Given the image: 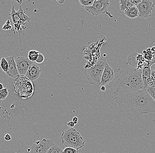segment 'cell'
Wrapping results in <instances>:
<instances>
[{
	"label": "cell",
	"instance_id": "cell-2",
	"mask_svg": "<svg viewBox=\"0 0 155 153\" xmlns=\"http://www.w3.org/2000/svg\"><path fill=\"white\" fill-rule=\"evenodd\" d=\"M114 79L107 86V94L111 101L124 94L144 89L142 79V69L128 66L125 69H114Z\"/></svg>",
	"mask_w": 155,
	"mask_h": 153
},
{
	"label": "cell",
	"instance_id": "cell-25",
	"mask_svg": "<svg viewBox=\"0 0 155 153\" xmlns=\"http://www.w3.org/2000/svg\"><path fill=\"white\" fill-rule=\"evenodd\" d=\"M131 1L134 4V6H136L139 4L140 2H141L142 0H131Z\"/></svg>",
	"mask_w": 155,
	"mask_h": 153
},
{
	"label": "cell",
	"instance_id": "cell-14",
	"mask_svg": "<svg viewBox=\"0 0 155 153\" xmlns=\"http://www.w3.org/2000/svg\"><path fill=\"white\" fill-rule=\"evenodd\" d=\"M124 14L130 19H134L139 17V12L136 6H134L130 8L125 11Z\"/></svg>",
	"mask_w": 155,
	"mask_h": 153
},
{
	"label": "cell",
	"instance_id": "cell-29",
	"mask_svg": "<svg viewBox=\"0 0 155 153\" xmlns=\"http://www.w3.org/2000/svg\"><path fill=\"white\" fill-rule=\"evenodd\" d=\"M151 76H152L155 80V70L152 69V70H151Z\"/></svg>",
	"mask_w": 155,
	"mask_h": 153
},
{
	"label": "cell",
	"instance_id": "cell-12",
	"mask_svg": "<svg viewBox=\"0 0 155 153\" xmlns=\"http://www.w3.org/2000/svg\"><path fill=\"white\" fill-rule=\"evenodd\" d=\"M41 73L40 67L37 63L34 62L30 67L25 76L31 82L36 81L39 78Z\"/></svg>",
	"mask_w": 155,
	"mask_h": 153
},
{
	"label": "cell",
	"instance_id": "cell-13",
	"mask_svg": "<svg viewBox=\"0 0 155 153\" xmlns=\"http://www.w3.org/2000/svg\"><path fill=\"white\" fill-rule=\"evenodd\" d=\"M5 58L8 64V69L6 73L7 75L10 78H15L19 75L16 68L14 56L7 57Z\"/></svg>",
	"mask_w": 155,
	"mask_h": 153
},
{
	"label": "cell",
	"instance_id": "cell-10",
	"mask_svg": "<svg viewBox=\"0 0 155 153\" xmlns=\"http://www.w3.org/2000/svg\"><path fill=\"white\" fill-rule=\"evenodd\" d=\"M15 62L19 75H26L29 68L34 63L28 58L23 56L17 57Z\"/></svg>",
	"mask_w": 155,
	"mask_h": 153
},
{
	"label": "cell",
	"instance_id": "cell-6",
	"mask_svg": "<svg viewBox=\"0 0 155 153\" xmlns=\"http://www.w3.org/2000/svg\"><path fill=\"white\" fill-rule=\"evenodd\" d=\"M12 23L14 26L15 30L19 32L21 31V26L25 25L26 23L30 22L31 18L27 16L24 13L22 7H19V10L16 12L14 6L12 8L11 13L10 14Z\"/></svg>",
	"mask_w": 155,
	"mask_h": 153
},
{
	"label": "cell",
	"instance_id": "cell-9",
	"mask_svg": "<svg viewBox=\"0 0 155 153\" xmlns=\"http://www.w3.org/2000/svg\"><path fill=\"white\" fill-rule=\"evenodd\" d=\"M54 144L52 140L43 138L34 143L28 150V153H46L48 149Z\"/></svg>",
	"mask_w": 155,
	"mask_h": 153
},
{
	"label": "cell",
	"instance_id": "cell-17",
	"mask_svg": "<svg viewBox=\"0 0 155 153\" xmlns=\"http://www.w3.org/2000/svg\"><path fill=\"white\" fill-rule=\"evenodd\" d=\"M0 65L4 72L7 73L8 69V64L5 58H2L1 59Z\"/></svg>",
	"mask_w": 155,
	"mask_h": 153
},
{
	"label": "cell",
	"instance_id": "cell-5",
	"mask_svg": "<svg viewBox=\"0 0 155 153\" xmlns=\"http://www.w3.org/2000/svg\"><path fill=\"white\" fill-rule=\"evenodd\" d=\"M14 84L15 92L22 98H28L33 94V84L25 75H17L15 78Z\"/></svg>",
	"mask_w": 155,
	"mask_h": 153
},
{
	"label": "cell",
	"instance_id": "cell-4",
	"mask_svg": "<svg viewBox=\"0 0 155 153\" xmlns=\"http://www.w3.org/2000/svg\"><path fill=\"white\" fill-rule=\"evenodd\" d=\"M106 63V60L100 58L94 66L86 68L85 76L90 84L97 87L100 86L102 76Z\"/></svg>",
	"mask_w": 155,
	"mask_h": 153
},
{
	"label": "cell",
	"instance_id": "cell-7",
	"mask_svg": "<svg viewBox=\"0 0 155 153\" xmlns=\"http://www.w3.org/2000/svg\"><path fill=\"white\" fill-rule=\"evenodd\" d=\"M109 6V0H94L93 5L84 8L87 12L96 16L106 13Z\"/></svg>",
	"mask_w": 155,
	"mask_h": 153
},
{
	"label": "cell",
	"instance_id": "cell-20",
	"mask_svg": "<svg viewBox=\"0 0 155 153\" xmlns=\"http://www.w3.org/2000/svg\"><path fill=\"white\" fill-rule=\"evenodd\" d=\"M8 95V91L6 88H5L0 91V100H5Z\"/></svg>",
	"mask_w": 155,
	"mask_h": 153
},
{
	"label": "cell",
	"instance_id": "cell-21",
	"mask_svg": "<svg viewBox=\"0 0 155 153\" xmlns=\"http://www.w3.org/2000/svg\"><path fill=\"white\" fill-rule=\"evenodd\" d=\"M78 150L71 148H65L61 153H79Z\"/></svg>",
	"mask_w": 155,
	"mask_h": 153
},
{
	"label": "cell",
	"instance_id": "cell-32",
	"mask_svg": "<svg viewBox=\"0 0 155 153\" xmlns=\"http://www.w3.org/2000/svg\"><path fill=\"white\" fill-rule=\"evenodd\" d=\"M4 88L3 87V86L2 84H1L0 83V91H1V90H2V89H3Z\"/></svg>",
	"mask_w": 155,
	"mask_h": 153
},
{
	"label": "cell",
	"instance_id": "cell-1",
	"mask_svg": "<svg viewBox=\"0 0 155 153\" xmlns=\"http://www.w3.org/2000/svg\"><path fill=\"white\" fill-rule=\"evenodd\" d=\"M115 101L122 113L132 122L136 123L145 114L155 113V102L145 89L136 90L116 98Z\"/></svg>",
	"mask_w": 155,
	"mask_h": 153
},
{
	"label": "cell",
	"instance_id": "cell-31",
	"mask_svg": "<svg viewBox=\"0 0 155 153\" xmlns=\"http://www.w3.org/2000/svg\"><path fill=\"white\" fill-rule=\"evenodd\" d=\"M101 90L102 91H105V90H106V87H105V86H101Z\"/></svg>",
	"mask_w": 155,
	"mask_h": 153
},
{
	"label": "cell",
	"instance_id": "cell-22",
	"mask_svg": "<svg viewBox=\"0 0 155 153\" xmlns=\"http://www.w3.org/2000/svg\"><path fill=\"white\" fill-rule=\"evenodd\" d=\"M147 91L155 102V88H150Z\"/></svg>",
	"mask_w": 155,
	"mask_h": 153
},
{
	"label": "cell",
	"instance_id": "cell-26",
	"mask_svg": "<svg viewBox=\"0 0 155 153\" xmlns=\"http://www.w3.org/2000/svg\"><path fill=\"white\" fill-rule=\"evenodd\" d=\"M67 125L68 126V127H69L70 129H72L74 127V123L72 121H70L68 123Z\"/></svg>",
	"mask_w": 155,
	"mask_h": 153
},
{
	"label": "cell",
	"instance_id": "cell-23",
	"mask_svg": "<svg viewBox=\"0 0 155 153\" xmlns=\"http://www.w3.org/2000/svg\"><path fill=\"white\" fill-rule=\"evenodd\" d=\"M12 29V26L11 25V23L9 20H8L6 23L5 24L2 28L3 30H8Z\"/></svg>",
	"mask_w": 155,
	"mask_h": 153
},
{
	"label": "cell",
	"instance_id": "cell-19",
	"mask_svg": "<svg viewBox=\"0 0 155 153\" xmlns=\"http://www.w3.org/2000/svg\"><path fill=\"white\" fill-rule=\"evenodd\" d=\"M94 0H79V2L83 7H90L93 5Z\"/></svg>",
	"mask_w": 155,
	"mask_h": 153
},
{
	"label": "cell",
	"instance_id": "cell-33",
	"mask_svg": "<svg viewBox=\"0 0 155 153\" xmlns=\"http://www.w3.org/2000/svg\"><path fill=\"white\" fill-rule=\"evenodd\" d=\"M152 88H155V84H154L153 86V87H152Z\"/></svg>",
	"mask_w": 155,
	"mask_h": 153
},
{
	"label": "cell",
	"instance_id": "cell-11",
	"mask_svg": "<svg viewBox=\"0 0 155 153\" xmlns=\"http://www.w3.org/2000/svg\"><path fill=\"white\" fill-rule=\"evenodd\" d=\"M115 76V70L107 63L102 76L101 86L108 85L113 80Z\"/></svg>",
	"mask_w": 155,
	"mask_h": 153
},
{
	"label": "cell",
	"instance_id": "cell-30",
	"mask_svg": "<svg viewBox=\"0 0 155 153\" xmlns=\"http://www.w3.org/2000/svg\"><path fill=\"white\" fill-rule=\"evenodd\" d=\"M58 2L60 4H62L65 2L64 0H58Z\"/></svg>",
	"mask_w": 155,
	"mask_h": 153
},
{
	"label": "cell",
	"instance_id": "cell-18",
	"mask_svg": "<svg viewBox=\"0 0 155 153\" xmlns=\"http://www.w3.org/2000/svg\"><path fill=\"white\" fill-rule=\"evenodd\" d=\"M62 151V149L61 147L58 145L54 144L48 149L46 153H61Z\"/></svg>",
	"mask_w": 155,
	"mask_h": 153
},
{
	"label": "cell",
	"instance_id": "cell-8",
	"mask_svg": "<svg viewBox=\"0 0 155 153\" xmlns=\"http://www.w3.org/2000/svg\"><path fill=\"white\" fill-rule=\"evenodd\" d=\"M139 12V17L141 19L149 18L152 15L155 8V4L151 0H142L136 5Z\"/></svg>",
	"mask_w": 155,
	"mask_h": 153
},
{
	"label": "cell",
	"instance_id": "cell-15",
	"mask_svg": "<svg viewBox=\"0 0 155 153\" xmlns=\"http://www.w3.org/2000/svg\"><path fill=\"white\" fill-rule=\"evenodd\" d=\"M120 9L121 11L124 12L134 6L131 0H120Z\"/></svg>",
	"mask_w": 155,
	"mask_h": 153
},
{
	"label": "cell",
	"instance_id": "cell-16",
	"mask_svg": "<svg viewBox=\"0 0 155 153\" xmlns=\"http://www.w3.org/2000/svg\"><path fill=\"white\" fill-rule=\"evenodd\" d=\"M41 53L36 50H31L28 55V58L31 62H36Z\"/></svg>",
	"mask_w": 155,
	"mask_h": 153
},
{
	"label": "cell",
	"instance_id": "cell-28",
	"mask_svg": "<svg viewBox=\"0 0 155 153\" xmlns=\"http://www.w3.org/2000/svg\"><path fill=\"white\" fill-rule=\"evenodd\" d=\"M78 118L76 117H74L72 119V121L74 123V125H76L78 122Z\"/></svg>",
	"mask_w": 155,
	"mask_h": 153
},
{
	"label": "cell",
	"instance_id": "cell-27",
	"mask_svg": "<svg viewBox=\"0 0 155 153\" xmlns=\"http://www.w3.org/2000/svg\"><path fill=\"white\" fill-rule=\"evenodd\" d=\"M5 140H6V141H10V140H11L12 137L9 134H6L5 135Z\"/></svg>",
	"mask_w": 155,
	"mask_h": 153
},
{
	"label": "cell",
	"instance_id": "cell-24",
	"mask_svg": "<svg viewBox=\"0 0 155 153\" xmlns=\"http://www.w3.org/2000/svg\"><path fill=\"white\" fill-rule=\"evenodd\" d=\"M45 60V57L43 55L41 54H40L39 56L38 59L37 61L36 62L37 63H41Z\"/></svg>",
	"mask_w": 155,
	"mask_h": 153
},
{
	"label": "cell",
	"instance_id": "cell-3",
	"mask_svg": "<svg viewBox=\"0 0 155 153\" xmlns=\"http://www.w3.org/2000/svg\"><path fill=\"white\" fill-rule=\"evenodd\" d=\"M62 144L66 148L79 150L85 146V140L81 135L75 129L64 131L61 136Z\"/></svg>",
	"mask_w": 155,
	"mask_h": 153
}]
</instances>
